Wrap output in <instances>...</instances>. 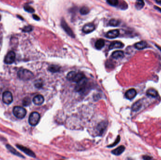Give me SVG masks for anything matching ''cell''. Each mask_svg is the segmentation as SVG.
Masks as SVG:
<instances>
[{"instance_id": "6da1fadb", "label": "cell", "mask_w": 161, "mask_h": 160, "mask_svg": "<svg viewBox=\"0 0 161 160\" xmlns=\"http://www.w3.org/2000/svg\"><path fill=\"white\" fill-rule=\"evenodd\" d=\"M85 77L84 75L82 72L72 71L67 75V79L69 81L77 83Z\"/></svg>"}, {"instance_id": "7a4b0ae2", "label": "cell", "mask_w": 161, "mask_h": 160, "mask_svg": "<svg viewBox=\"0 0 161 160\" xmlns=\"http://www.w3.org/2000/svg\"><path fill=\"white\" fill-rule=\"evenodd\" d=\"M18 76L20 79L26 81L31 79L34 77L33 73L26 69H22L18 72Z\"/></svg>"}, {"instance_id": "3957f363", "label": "cell", "mask_w": 161, "mask_h": 160, "mask_svg": "<svg viewBox=\"0 0 161 160\" xmlns=\"http://www.w3.org/2000/svg\"><path fill=\"white\" fill-rule=\"evenodd\" d=\"M13 113L14 116L18 118L22 119L26 116V110L23 107L20 106H16L13 108Z\"/></svg>"}, {"instance_id": "277c9868", "label": "cell", "mask_w": 161, "mask_h": 160, "mask_svg": "<svg viewBox=\"0 0 161 160\" xmlns=\"http://www.w3.org/2000/svg\"><path fill=\"white\" fill-rule=\"evenodd\" d=\"M40 119V115L39 113L37 112H33L30 114L29 117V123L32 126H35L37 125Z\"/></svg>"}, {"instance_id": "5b68a950", "label": "cell", "mask_w": 161, "mask_h": 160, "mask_svg": "<svg viewBox=\"0 0 161 160\" xmlns=\"http://www.w3.org/2000/svg\"><path fill=\"white\" fill-rule=\"evenodd\" d=\"M76 86L75 87V90L76 92L81 93L84 92L86 88L87 84V79L85 77L82 80L76 83Z\"/></svg>"}, {"instance_id": "8992f818", "label": "cell", "mask_w": 161, "mask_h": 160, "mask_svg": "<svg viewBox=\"0 0 161 160\" xmlns=\"http://www.w3.org/2000/svg\"><path fill=\"white\" fill-rule=\"evenodd\" d=\"M61 25L62 28L65 31L66 33L68 34V35L70 36V37H71L73 38H74L75 37V34L72 30V29L68 26V23L65 22V20L64 19L61 20Z\"/></svg>"}, {"instance_id": "52a82bcc", "label": "cell", "mask_w": 161, "mask_h": 160, "mask_svg": "<svg viewBox=\"0 0 161 160\" xmlns=\"http://www.w3.org/2000/svg\"><path fill=\"white\" fill-rule=\"evenodd\" d=\"M2 100L6 104H10L13 101V95L9 91H5L2 94Z\"/></svg>"}, {"instance_id": "ba28073f", "label": "cell", "mask_w": 161, "mask_h": 160, "mask_svg": "<svg viewBox=\"0 0 161 160\" xmlns=\"http://www.w3.org/2000/svg\"><path fill=\"white\" fill-rule=\"evenodd\" d=\"M16 57V55L13 51H9L8 52L4 58V63L6 64H10L14 63Z\"/></svg>"}, {"instance_id": "9c48e42d", "label": "cell", "mask_w": 161, "mask_h": 160, "mask_svg": "<svg viewBox=\"0 0 161 160\" xmlns=\"http://www.w3.org/2000/svg\"><path fill=\"white\" fill-rule=\"evenodd\" d=\"M16 147L19 149L20 150L23 151L25 153H26L27 155L30 156L31 157H35V153L33 152V151L31 150L30 149H27V147H26L25 146H21L20 145H16Z\"/></svg>"}, {"instance_id": "30bf717a", "label": "cell", "mask_w": 161, "mask_h": 160, "mask_svg": "<svg viewBox=\"0 0 161 160\" xmlns=\"http://www.w3.org/2000/svg\"><path fill=\"white\" fill-rule=\"evenodd\" d=\"M107 127V122H103L98 124L97 128V132L99 136H101L103 134L104 131H105Z\"/></svg>"}, {"instance_id": "8fae6325", "label": "cell", "mask_w": 161, "mask_h": 160, "mask_svg": "<svg viewBox=\"0 0 161 160\" xmlns=\"http://www.w3.org/2000/svg\"><path fill=\"white\" fill-rule=\"evenodd\" d=\"M95 29V26L93 23H87L82 28V32L85 33H89L93 31Z\"/></svg>"}, {"instance_id": "7c38bea8", "label": "cell", "mask_w": 161, "mask_h": 160, "mask_svg": "<svg viewBox=\"0 0 161 160\" xmlns=\"http://www.w3.org/2000/svg\"><path fill=\"white\" fill-rule=\"evenodd\" d=\"M137 95V91L135 89L131 88L126 91L125 96V97L128 100H132Z\"/></svg>"}, {"instance_id": "4fadbf2b", "label": "cell", "mask_w": 161, "mask_h": 160, "mask_svg": "<svg viewBox=\"0 0 161 160\" xmlns=\"http://www.w3.org/2000/svg\"><path fill=\"white\" fill-rule=\"evenodd\" d=\"M44 101H45V98L41 94L36 95L33 98V102L36 105H41L42 104Z\"/></svg>"}, {"instance_id": "5bb4252c", "label": "cell", "mask_w": 161, "mask_h": 160, "mask_svg": "<svg viewBox=\"0 0 161 160\" xmlns=\"http://www.w3.org/2000/svg\"><path fill=\"white\" fill-rule=\"evenodd\" d=\"M119 31L118 30H113L108 32L106 34V37L108 39H114L117 37L119 35Z\"/></svg>"}, {"instance_id": "9a60e30c", "label": "cell", "mask_w": 161, "mask_h": 160, "mask_svg": "<svg viewBox=\"0 0 161 160\" xmlns=\"http://www.w3.org/2000/svg\"><path fill=\"white\" fill-rule=\"evenodd\" d=\"M124 43L120 42H112L109 46V49L110 50H112L113 49H121L124 48Z\"/></svg>"}, {"instance_id": "2e32d148", "label": "cell", "mask_w": 161, "mask_h": 160, "mask_svg": "<svg viewBox=\"0 0 161 160\" xmlns=\"http://www.w3.org/2000/svg\"><path fill=\"white\" fill-rule=\"evenodd\" d=\"M124 54L123 51L121 50H117L114 52L112 54V58H114L115 59H118L123 58L124 57Z\"/></svg>"}, {"instance_id": "e0dca14e", "label": "cell", "mask_w": 161, "mask_h": 160, "mask_svg": "<svg viewBox=\"0 0 161 160\" xmlns=\"http://www.w3.org/2000/svg\"><path fill=\"white\" fill-rule=\"evenodd\" d=\"M125 146H119L117 149L113 150L111 152V153L115 156H119L124 152L125 150Z\"/></svg>"}, {"instance_id": "ac0fdd59", "label": "cell", "mask_w": 161, "mask_h": 160, "mask_svg": "<svg viewBox=\"0 0 161 160\" xmlns=\"http://www.w3.org/2000/svg\"><path fill=\"white\" fill-rule=\"evenodd\" d=\"M135 48L136 49L138 50H142L145 49L147 46V42L145 41H141L136 43L135 45Z\"/></svg>"}, {"instance_id": "d6986e66", "label": "cell", "mask_w": 161, "mask_h": 160, "mask_svg": "<svg viewBox=\"0 0 161 160\" xmlns=\"http://www.w3.org/2000/svg\"><path fill=\"white\" fill-rule=\"evenodd\" d=\"M105 40L103 39H99L96 42L95 44V48L97 49L100 50L101 49H102L103 47L105 46Z\"/></svg>"}, {"instance_id": "ffe728a7", "label": "cell", "mask_w": 161, "mask_h": 160, "mask_svg": "<svg viewBox=\"0 0 161 160\" xmlns=\"http://www.w3.org/2000/svg\"><path fill=\"white\" fill-rule=\"evenodd\" d=\"M6 147H7V149H8L11 153L15 155V156H19V157H23V158H24L23 156H22L21 153H19V152H18V151H16L15 149H14L12 146H10L9 145H6Z\"/></svg>"}, {"instance_id": "44dd1931", "label": "cell", "mask_w": 161, "mask_h": 160, "mask_svg": "<svg viewBox=\"0 0 161 160\" xmlns=\"http://www.w3.org/2000/svg\"><path fill=\"white\" fill-rule=\"evenodd\" d=\"M147 94L152 97H157L158 96V92L154 89H149L147 91Z\"/></svg>"}, {"instance_id": "7402d4cb", "label": "cell", "mask_w": 161, "mask_h": 160, "mask_svg": "<svg viewBox=\"0 0 161 160\" xmlns=\"http://www.w3.org/2000/svg\"><path fill=\"white\" fill-rule=\"evenodd\" d=\"M142 106V104L140 100H138V102H135L134 104L132 105L131 109L133 111H137L139 109H140Z\"/></svg>"}, {"instance_id": "603a6c76", "label": "cell", "mask_w": 161, "mask_h": 160, "mask_svg": "<svg viewBox=\"0 0 161 160\" xmlns=\"http://www.w3.org/2000/svg\"><path fill=\"white\" fill-rule=\"evenodd\" d=\"M60 67L58 66V65H52L49 66L48 68V70L51 72H57L59 71Z\"/></svg>"}, {"instance_id": "cb8c5ba5", "label": "cell", "mask_w": 161, "mask_h": 160, "mask_svg": "<svg viewBox=\"0 0 161 160\" xmlns=\"http://www.w3.org/2000/svg\"><path fill=\"white\" fill-rule=\"evenodd\" d=\"M144 4L145 3L143 0H137L136 3V7L137 9H141L144 6Z\"/></svg>"}, {"instance_id": "d4e9b609", "label": "cell", "mask_w": 161, "mask_h": 160, "mask_svg": "<svg viewBox=\"0 0 161 160\" xmlns=\"http://www.w3.org/2000/svg\"><path fill=\"white\" fill-rule=\"evenodd\" d=\"M89 12H90V9H89V8L86 6L82 7L80 10V13L82 15H85L88 14Z\"/></svg>"}, {"instance_id": "484cf974", "label": "cell", "mask_w": 161, "mask_h": 160, "mask_svg": "<svg viewBox=\"0 0 161 160\" xmlns=\"http://www.w3.org/2000/svg\"><path fill=\"white\" fill-rule=\"evenodd\" d=\"M119 24H120V22L119 20H116V19H111L109 22V26H114V27L118 26Z\"/></svg>"}, {"instance_id": "4316f807", "label": "cell", "mask_w": 161, "mask_h": 160, "mask_svg": "<svg viewBox=\"0 0 161 160\" xmlns=\"http://www.w3.org/2000/svg\"><path fill=\"white\" fill-rule=\"evenodd\" d=\"M31 103V100L30 98L27 97L24 99L23 100V104L24 106H28L29 105H30Z\"/></svg>"}, {"instance_id": "83f0119b", "label": "cell", "mask_w": 161, "mask_h": 160, "mask_svg": "<svg viewBox=\"0 0 161 160\" xmlns=\"http://www.w3.org/2000/svg\"><path fill=\"white\" fill-rule=\"evenodd\" d=\"M107 2L110 5L115 6L118 4V0H107Z\"/></svg>"}, {"instance_id": "f1b7e54d", "label": "cell", "mask_w": 161, "mask_h": 160, "mask_svg": "<svg viewBox=\"0 0 161 160\" xmlns=\"http://www.w3.org/2000/svg\"><path fill=\"white\" fill-rule=\"evenodd\" d=\"M120 141V136H118L117 137V138L115 140V141H114V143L113 144L110 145V146H108V147H114V146H116L117 144H118Z\"/></svg>"}, {"instance_id": "f546056e", "label": "cell", "mask_w": 161, "mask_h": 160, "mask_svg": "<svg viewBox=\"0 0 161 160\" xmlns=\"http://www.w3.org/2000/svg\"><path fill=\"white\" fill-rule=\"evenodd\" d=\"M25 9L26 10V11L28 12H31V13H32V12L35 11V9H34L32 7L29 6H25Z\"/></svg>"}, {"instance_id": "4dcf8cb0", "label": "cell", "mask_w": 161, "mask_h": 160, "mask_svg": "<svg viewBox=\"0 0 161 160\" xmlns=\"http://www.w3.org/2000/svg\"><path fill=\"white\" fill-rule=\"evenodd\" d=\"M33 28L31 26H26L25 28H24L23 31L25 32H30L32 30Z\"/></svg>"}, {"instance_id": "1f68e13d", "label": "cell", "mask_w": 161, "mask_h": 160, "mask_svg": "<svg viewBox=\"0 0 161 160\" xmlns=\"http://www.w3.org/2000/svg\"><path fill=\"white\" fill-rule=\"evenodd\" d=\"M35 86L37 88H40L42 86V83L40 81H37L36 83H35Z\"/></svg>"}, {"instance_id": "d6a6232c", "label": "cell", "mask_w": 161, "mask_h": 160, "mask_svg": "<svg viewBox=\"0 0 161 160\" xmlns=\"http://www.w3.org/2000/svg\"><path fill=\"white\" fill-rule=\"evenodd\" d=\"M152 158H153L149 156H143V159L145 160H150V159H152Z\"/></svg>"}, {"instance_id": "836d02e7", "label": "cell", "mask_w": 161, "mask_h": 160, "mask_svg": "<svg viewBox=\"0 0 161 160\" xmlns=\"http://www.w3.org/2000/svg\"><path fill=\"white\" fill-rule=\"evenodd\" d=\"M33 18L35 19V20H40V17L39 16H38L37 15H33Z\"/></svg>"}, {"instance_id": "e575fe53", "label": "cell", "mask_w": 161, "mask_h": 160, "mask_svg": "<svg viewBox=\"0 0 161 160\" xmlns=\"http://www.w3.org/2000/svg\"><path fill=\"white\" fill-rule=\"evenodd\" d=\"M154 8H155V9H156L158 10L159 11H160L161 12V9H160L159 7H157V6H154Z\"/></svg>"}, {"instance_id": "d590c367", "label": "cell", "mask_w": 161, "mask_h": 160, "mask_svg": "<svg viewBox=\"0 0 161 160\" xmlns=\"http://www.w3.org/2000/svg\"><path fill=\"white\" fill-rule=\"evenodd\" d=\"M156 2L159 4H161V0H156Z\"/></svg>"}]
</instances>
